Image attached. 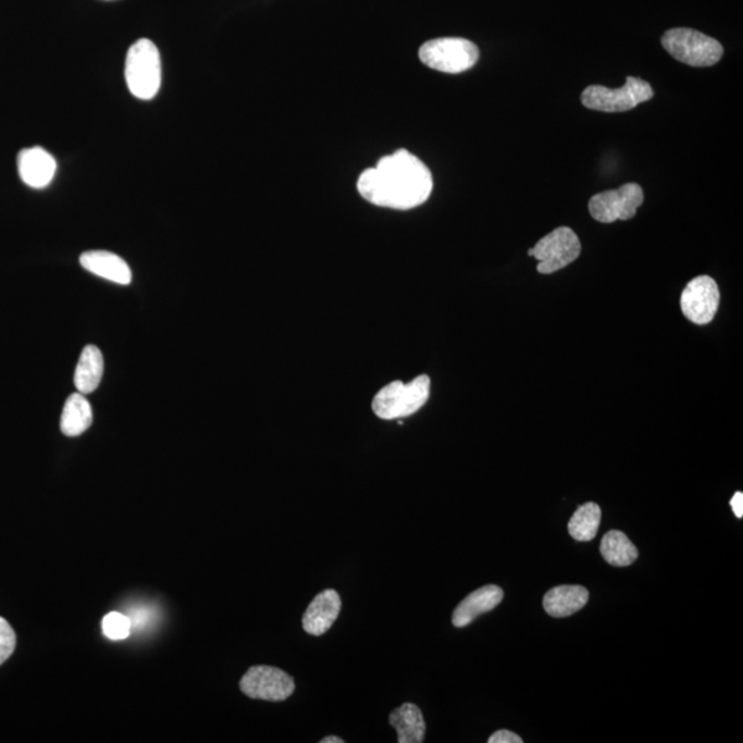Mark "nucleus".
<instances>
[{"instance_id":"f257e3e1","label":"nucleus","mask_w":743,"mask_h":743,"mask_svg":"<svg viewBox=\"0 0 743 743\" xmlns=\"http://www.w3.org/2000/svg\"><path fill=\"white\" fill-rule=\"evenodd\" d=\"M357 188L363 199L377 207L412 210L429 200L433 175L422 160L401 149L384 156L375 169L363 171Z\"/></svg>"},{"instance_id":"f03ea898","label":"nucleus","mask_w":743,"mask_h":743,"mask_svg":"<svg viewBox=\"0 0 743 743\" xmlns=\"http://www.w3.org/2000/svg\"><path fill=\"white\" fill-rule=\"evenodd\" d=\"M126 82L134 97L148 101L158 95L161 86L160 53L153 41L139 39L126 57Z\"/></svg>"},{"instance_id":"7ed1b4c3","label":"nucleus","mask_w":743,"mask_h":743,"mask_svg":"<svg viewBox=\"0 0 743 743\" xmlns=\"http://www.w3.org/2000/svg\"><path fill=\"white\" fill-rule=\"evenodd\" d=\"M430 377L422 375L405 384L393 382L376 394L372 408L383 420L404 419L418 412L430 398Z\"/></svg>"},{"instance_id":"20e7f679","label":"nucleus","mask_w":743,"mask_h":743,"mask_svg":"<svg viewBox=\"0 0 743 743\" xmlns=\"http://www.w3.org/2000/svg\"><path fill=\"white\" fill-rule=\"evenodd\" d=\"M661 44L673 59L696 67L716 65L725 53L720 41L689 28L667 30Z\"/></svg>"},{"instance_id":"39448f33","label":"nucleus","mask_w":743,"mask_h":743,"mask_svg":"<svg viewBox=\"0 0 743 743\" xmlns=\"http://www.w3.org/2000/svg\"><path fill=\"white\" fill-rule=\"evenodd\" d=\"M424 65L444 74H461L480 60V49L462 38H439L425 41L419 50Z\"/></svg>"},{"instance_id":"423d86ee","label":"nucleus","mask_w":743,"mask_h":743,"mask_svg":"<svg viewBox=\"0 0 743 743\" xmlns=\"http://www.w3.org/2000/svg\"><path fill=\"white\" fill-rule=\"evenodd\" d=\"M654 91L647 82L639 77H627L626 85L621 88H607L605 86L586 87L581 101L584 107L599 112H628L652 100Z\"/></svg>"},{"instance_id":"0eeeda50","label":"nucleus","mask_w":743,"mask_h":743,"mask_svg":"<svg viewBox=\"0 0 743 743\" xmlns=\"http://www.w3.org/2000/svg\"><path fill=\"white\" fill-rule=\"evenodd\" d=\"M528 253L537 259L538 273L553 274L580 257L581 243L570 227L560 226L543 237Z\"/></svg>"},{"instance_id":"6e6552de","label":"nucleus","mask_w":743,"mask_h":743,"mask_svg":"<svg viewBox=\"0 0 743 743\" xmlns=\"http://www.w3.org/2000/svg\"><path fill=\"white\" fill-rule=\"evenodd\" d=\"M643 189L637 184L622 185L615 190L602 191L590 200V212L595 221L612 223L632 220L643 205Z\"/></svg>"},{"instance_id":"1a4fd4ad","label":"nucleus","mask_w":743,"mask_h":743,"mask_svg":"<svg viewBox=\"0 0 743 743\" xmlns=\"http://www.w3.org/2000/svg\"><path fill=\"white\" fill-rule=\"evenodd\" d=\"M240 689L249 698L282 703L294 694L295 682L284 670L261 665L247 670Z\"/></svg>"},{"instance_id":"9d476101","label":"nucleus","mask_w":743,"mask_h":743,"mask_svg":"<svg viewBox=\"0 0 743 743\" xmlns=\"http://www.w3.org/2000/svg\"><path fill=\"white\" fill-rule=\"evenodd\" d=\"M719 304V287L709 275L691 280L680 298L683 314L696 325L709 324L715 319Z\"/></svg>"},{"instance_id":"9b49d317","label":"nucleus","mask_w":743,"mask_h":743,"mask_svg":"<svg viewBox=\"0 0 743 743\" xmlns=\"http://www.w3.org/2000/svg\"><path fill=\"white\" fill-rule=\"evenodd\" d=\"M17 165L21 179L34 189L49 186L57 171L53 156L39 147L21 150Z\"/></svg>"},{"instance_id":"f8f14e48","label":"nucleus","mask_w":743,"mask_h":743,"mask_svg":"<svg viewBox=\"0 0 743 743\" xmlns=\"http://www.w3.org/2000/svg\"><path fill=\"white\" fill-rule=\"evenodd\" d=\"M342 610L339 594L334 590L322 591L310 603L304 616V630L311 636H322L331 630Z\"/></svg>"},{"instance_id":"ddd939ff","label":"nucleus","mask_w":743,"mask_h":743,"mask_svg":"<svg viewBox=\"0 0 743 743\" xmlns=\"http://www.w3.org/2000/svg\"><path fill=\"white\" fill-rule=\"evenodd\" d=\"M504 597V591L497 585H486L472 592L456 607L451 622L456 628H465L481 615L496 609Z\"/></svg>"},{"instance_id":"4468645a","label":"nucleus","mask_w":743,"mask_h":743,"mask_svg":"<svg viewBox=\"0 0 743 743\" xmlns=\"http://www.w3.org/2000/svg\"><path fill=\"white\" fill-rule=\"evenodd\" d=\"M81 264L87 272L119 285H128L133 280L132 269L116 253L88 251L82 255Z\"/></svg>"},{"instance_id":"2eb2a0df","label":"nucleus","mask_w":743,"mask_h":743,"mask_svg":"<svg viewBox=\"0 0 743 743\" xmlns=\"http://www.w3.org/2000/svg\"><path fill=\"white\" fill-rule=\"evenodd\" d=\"M590 599L589 590L581 585H560L544 596V609L550 617L564 618L584 609Z\"/></svg>"},{"instance_id":"dca6fc26","label":"nucleus","mask_w":743,"mask_h":743,"mask_svg":"<svg viewBox=\"0 0 743 743\" xmlns=\"http://www.w3.org/2000/svg\"><path fill=\"white\" fill-rule=\"evenodd\" d=\"M389 725L397 730L399 743H422L425 721L422 710L413 704H404L389 715Z\"/></svg>"},{"instance_id":"f3484780","label":"nucleus","mask_w":743,"mask_h":743,"mask_svg":"<svg viewBox=\"0 0 743 743\" xmlns=\"http://www.w3.org/2000/svg\"><path fill=\"white\" fill-rule=\"evenodd\" d=\"M103 375V357L100 348L87 346L82 351L75 372V386L81 394L95 393Z\"/></svg>"},{"instance_id":"a211bd4d","label":"nucleus","mask_w":743,"mask_h":743,"mask_svg":"<svg viewBox=\"0 0 743 743\" xmlns=\"http://www.w3.org/2000/svg\"><path fill=\"white\" fill-rule=\"evenodd\" d=\"M92 424V409L85 394H72L61 414V431L66 436H79Z\"/></svg>"},{"instance_id":"6ab92c4d","label":"nucleus","mask_w":743,"mask_h":743,"mask_svg":"<svg viewBox=\"0 0 743 743\" xmlns=\"http://www.w3.org/2000/svg\"><path fill=\"white\" fill-rule=\"evenodd\" d=\"M603 559L617 568H626L636 562L639 550L626 533L620 530H611L605 534L600 544Z\"/></svg>"},{"instance_id":"aec40b11","label":"nucleus","mask_w":743,"mask_h":743,"mask_svg":"<svg viewBox=\"0 0 743 743\" xmlns=\"http://www.w3.org/2000/svg\"><path fill=\"white\" fill-rule=\"evenodd\" d=\"M602 509L595 503L579 507L569 522L570 536L577 542H592L600 527Z\"/></svg>"},{"instance_id":"412c9836","label":"nucleus","mask_w":743,"mask_h":743,"mask_svg":"<svg viewBox=\"0 0 743 743\" xmlns=\"http://www.w3.org/2000/svg\"><path fill=\"white\" fill-rule=\"evenodd\" d=\"M132 620L119 611L109 612L102 620V632L111 641H124L132 633Z\"/></svg>"},{"instance_id":"4be33fe9","label":"nucleus","mask_w":743,"mask_h":743,"mask_svg":"<svg viewBox=\"0 0 743 743\" xmlns=\"http://www.w3.org/2000/svg\"><path fill=\"white\" fill-rule=\"evenodd\" d=\"M15 644H17V636H15L12 626L3 617H0V665L12 657Z\"/></svg>"},{"instance_id":"5701e85b","label":"nucleus","mask_w":743,"mask_h":743,"mask_svg":"<svg viewBox=\"0 0 743 743\" xmlns=\"http://www.w3.org/2000/svg\"><path fill=\"white\" fill-rule=\"evenodd\" d=\"M490 743H522L523 740L521 736L517 735L516 732H511L508 730H500L495 732L490 738Z\"/></svg>"},{"instance_id":"b1692460","label":"nucleus","mask_w":743,"mask_h":743,"mask_svg":"<svg viewBox=\"0 0 743 743\" xmlns=\"http://www.w3.org/2000/svg\"><path fill=\"white\" fill-rule=\"evenodd\" d=\"M731 508L732 511H734L735 517L738 519H742L743 517V493L742 492H736L734 497L731 498Z\"/></svg>"},{"instance_id":"393cba45","label":"nucleus","mask_w":743,"mask_h":743,"mask_svg":"<svg viewBox=\"0 0 743 743\" xmlns=\"http://www.w3.org/2000/svg\"><path fill=\"white\" fill-rule=\"evenodd\" d=\"M345 741L340 740L339 736H326L324 740H321L320 743H343Z\"/></svg>"}]
</instances>
